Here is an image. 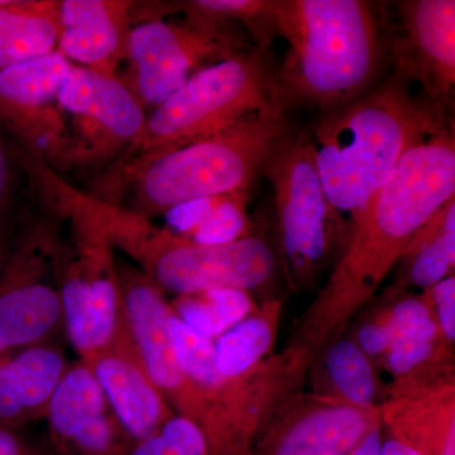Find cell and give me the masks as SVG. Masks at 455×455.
I'll return each mask as SVG.
<instances>
[{"instance_id":"6da1fadb","label":"cell","mask_w":455,"mask_h":455,"mask_svg":"<svg viewBox=\"0 0 455 455\" xmlns=\"http://www.w3.org/2000/svg\"><path fill=\"white\" fill-rule=\"evenodd\" d=\"M454 196L455 136L449 119L416 140L371 197L331 276L300 317L291 343L316 359L343 337L350 320L396 267L410 239Z\"/></svg>"},{"instance_id":"7a4b0ae2","label":"cell","mask_w":455,"mask_h":455,"mask_svg":"<svg viewBox=\"0 0 455 455\" xmlns=\"http://www.w3.org/2000/svg\"><path fill=\"white\" fill-rule=\"evenodd\" d=\"M410 86L395 74L363 97L329 109L307 130L335 239L343 248L407 149L449 121L447 110L415 97Z\"/></svg>"},{"instance_id":"3957f363","label":"cell","mask_w":455,"mask_h":455,"mask_svg":"<svg viewBox=\"0 0 455 455\" xmlns=\"http://www.w3.org/2000/svg\"><path fill=\"white\" fill-rule=\"evenodd\" d=\"M289 134L284 110L259 114L211 139L103 171L88 193L151 220L190 200L248 193L257 170Z\"/></svg>"},{"instance_id":"277c9868","label":"cell","mask_w":455,"mask_h":455,"mask_svg":"<svg viewBox=\"0 0 455 455\" xmlns=\"http://www.w3.org/2000/svg\"><path fill=\"white\" fill-rule=\"evenodd\" d=\"M20 164L33 193L59 217L56 280L64 331L80 359H85L128 328L116 248L94 196L42 161L20 156Z\"/></svg>"},{"instance_id":"5b68a950","label":"cell","mask_w":455,"mask_h":455,"mask_svg":"<svg viewBox=\"0 0 455 455\" xmlns=\"http://www.w3.org/2000/svg\"><path fill=\"white\" fill-rule=\"evenodd\" d=\"M276 35L289 44L276 76L287 104L333 109L357 99L381 57L379 14L363 0H275Z\"/></svg>"},{"instance_id":"8992f818","label":"cell","mask_w":455,"mask_h":455,"mask_svg":"<svg viewBox=\"0 0 455 455\" xmlns=\"http://www.w3.org/2000/svg\"><path fill=\"white\" fill-rule=\"evenodd\" d=\"M180 366L199 392L209 414L208 440L214 455H251L254 442L278 406L301 391L315 358L290 341L256 372L227 379L215 366L214 343L188 328L175 313L169 319Z\"/></svg>"},{"instance_id":"52a82bcc","label":"cell","mask_w":455,"mask_h":455,"mask_svg":"<svg viewBox=\"0 0 455 455\" xmlns=\"http://www.w3.org/2000/svg\"><path fill=\"white\" fill-rule=\"evenodd\" d=\"M284 110L259 50L239 53L191 76L147 116L140 137L103 171H116L211 139L254 116ZM101 171V172H103Z\"/></svg>"},{"instance_id":"ba28073f","label":"cell","mask_w":455,"mask_h":455,"mask_svg":"<svg viewBox=\"0 0 455 455\" xmlns=\"http://www.w3.org/2000/svg\"><path fill=\"white\" fill-rule=\"evenodd\" d=\"M98 202L114 248L133 259L137 268L163 291L176 295L215 289L251 292L267 284L276 271L274 250L259 236L228 244H199L121 205Z\"/></svg>"},{"instance_id":"9c48e42d","label":"cell","mask_w":455,"mask_h":455,"mask_svg":"<svg viewBox=\"0 0 455 455\" xmlns=\"http://www.w3.org/2000/svg\"><path fill=\"white\" fill-rule=\"evenodd\" d=\"M33 194L0 242V359L51 341L64 329L56 280L59 217Z\"/></svg>"},{"instance_id":"30bf717a","label":"cell","mask_w":455,"mask_h":455,"mask_svg":"<svg viewBox=\"0 0 455 455\" xmlns=\"http://www.w3.org/2000/svg\"><path fill=\"white\" fill-rule=\"evenodd\" d=\"M178 7L182 20H166L169 5H157L132 26L128 68L119 80L143 108L155 109L203 68L247 51L232 22L203 16L184 3Z\"/></svg>"},{"instance_id":"8fae6325","label":"cell","mask_w":455,"mask_h":455,"mask_svg":"<svg viewBox=\"0 0 455 455\" xmlns=\"http://www.w3.org/2000/svg\"><path fill=\"white\" fill-rule=\"evenodd\" d=\"M263 167L274 190L287 276L296 287L307 286L337 243L307 130L290 133Z\"/></svg>"},{"instance_id":"7c38bea8","label":"cell","mask_w":455,"mask_h":455,"mask_svg":"<svg viewBox=\"0 0 455 455\" xmlns=\"http://www.w3.org/2000/svg\"><path fill=\"white\" fill-rule=\"evenodd\" d=\"M59 99L68 130L65 172H101L139 140L145 127V108L119 77L73 66Z\"/></svg>"},{"instance_id":"4fadbf2b","label":"cell","mask_w":455,"mask_h":455,"mask_svg":"<svg viewBox=\"0 0 455 455\" xmlns=\"http://www.w3.org/2000/svg\"><path fill=\"white\" fill-rule=\"evenodd\" d=\"M73 64L59 50L0 71V127L18 155L49 164L64 176L68 130L60 89Z\"/></svg>"},{"instance_id":"5bb4252c","label":"cell","mask_w":455,"mask_h":455,"mask_svg":"<svg viewBox=\"0 0 455 455\" xmlns=\"http://www.w3.org/2000/svg\"><path fill=\"white\" fill-rule=\"evenodd\" d=\"M118 276L125 320L143 367L172 411L196 424L205 436L208 410L180 366L170 334V302L140 268L118 263Z\"/></svg>"},{"instance_id":"9a60e30c","label":"cell","mask_w":455,"mask_h":455,"mask_svg":"<svg viewBox=\"0 0 455 455\" xmlns=\"http://www.w3.org/2000/svg\"><path fill=\"white\" fill-rule=\"evenodd\" d=\"M381 423L379 406L367 409L299 391L278 406L251 455H347Z\"/></svg>"},{"instance_id":"2e32d148","label":"cell","mask_w":455,"mask_h":455,"mask_svg":"<svg viewBox=\"0 0 455 455\" xmlns=\"http://www.w3.org/2000/svg\"><path fill=\"white\" fill-rule=\"evenodd\" d=\"M379 414L388 438L420 455H455L454 362L394 379Z\"/></svg>"},{"instance_id":"e0dca14e","label":"cell","mask_w":455,"mask_h":455,"mask_svg":"<svg viewBox=\"0 0 455 455\" xmlns=\"http://www.w3.org/2000/svg\"><path fill=\"white\" fill-rule=\"evenodd\" d=\"M397 16L396 74L419 84L427 100L447 110L455 85L454 0H406L398 3Z\"/></svg>"},{"instance_id":"ac0fdd59","label":"cell","mask_w":455,"mask_h":455,"mask_svg":"<svg viewBox=\"0 0 455 455\" xmlns=\"http://www.w3.org/2000/svg\"><path fill=\"white\" fill-rule=\"evenodd\" d=\"M44 420L57 455H131L137 443L82 361L68 364Z\"/></svg>"},{"instance_id":"d6986e66","label":"cell","mask_w":455,"mask_h":455,"mask_svg":"<svg viewBox=\"0 0 455 455\" xmlns=\"http://www.w3.org/2000/svg\"><path fill=\"white\" fill-rule=\"evenodd\" d=\"M80 361L94 374L114 414L136 442L154 435L176 415L143 367L130 328Z\"/></svg>"},{"instance_id":"ffe728a7","label":"cell","mask_w":455,"mask_h":455,"mask_svg":"<svg viewBox=\"0 0 455 455\" xmlns=\"http://www.w3.org/2000/svg\"><path fill=\"white\" fill-rule=\"evenodd\" d=\"M136 3L60 0L57 50L71 62L109 77L127 57Z\"/></svg>"},{"instance_id":"44dd1931","label":"cell","mask_w":455,"mask_h":455,"mask_svg":"<svg viewBox=\"0 0 455 455\" xmlns=\"http://www.w3.org/2000/svg\"><path fill=\"white\" fill-rule=\"evenodd\" d=\"M68 362L52 341L0 359V425L18 427L46 419Z\"/></svg>"},{"instance_id":"7402d4cb","label":"cell","mask_w":455,"mask_h":455,"mask_svg":"<svg viewBox=\"0 0 455 455\" xmlns=\"http://www.w3.org/2000/svg\"><path fill=\"white\" fill-rule=\"evenodd\" d=\"M59 11V0H0V71L57 49Z\"/></svg>"},{"instance_id":"603a6c76","label":"cell","mask_w":455,"mask_h":455,"mask_svg":"<svg viewBox=\"0 0 455 455\" xmlns=\"http://www.w3.org/2000/svg\"><path fill=\"white\" fill-rule=\"evenodd\" d=\"M394 289L406 287L429 289L454 275L455 266V196L434 212L414 236L397 263Z\"/></svg>"},{"instance_id":"cb8c5ba5","label":"cell","mask_w":455,"mask_h":455,"mask_svg":"<svg viewBox=\"0 0 455 455\" xmlns=\"http://www.w3.org/2000/svg\"><path fill=\"white\" fill-rule=\"evenodd\" d=\"M283 299H267L214 343L215 366L227 379H242L274 355Z\"/></svg>"},{"instance_id":"d4e9b609","label":"cell","mask_w":455,"mask_h":455,"mask_svg":"<svg viewBox=\"0 0 455 455\" xmlns=\"http://www.w3.org/2000/svg\"><path fill=\"white\" fill-rule=\"evenodd\" d=\"M316 361H323L328 386L319 394L367 409L379 407L382 403L377 366L355 339L338 338L320 353Z\"/></svg>"},{"instance_id":"484cf974","label":"cell","mask_w":455,"mask_h":455,"mask_svg":"<svg viewBox=\"0 0 455 455\" xmlns=\"http://www.w3.org/2000/svg\"><path fill=\"white\" fill-rule=\"evenodd\" d=\"M170 304L188 328L212 341L254 313L259 305L251 292L235 289L184 293Z\"/></svg>"},{"instance_id":"4316f807","label":"cell","mask_w":455,"mask_h":455,"mask_svg":"<svg viewBox=\"0 0 455 455\" xmlns=\"http://www.w3.org/2000/svg\"><path fill=\"white\" fill-rule=\"evenodd\" d=\"M448 362H454V344L443 335L433 317L398 334L376 366L397 379Z\"/></svg>"},{"instance_id":"83f0119b","label":"cell","mask_w":455,"mask_h":455,"mask_svg":"<svg viewBox=\"0 0 455 455\" xmlns=\"http://www.w3.org/2000/svg\"><path fill=\"white\" fill-rule=\"evenodd\" d=\"M248 193L227 194L188 239L199 244L233 243L252 235V224L247 214Z\"/></svg>"},{"instance_id":"f1b7e54d","label":"cell","mask_w":455,"mask_h":455,"mask_svg":"<svg viewBox=\"0 0 455 455\" xmlns=\"http://www.w3.org/2000/svg\"><path fill=\"white\" fill-rule=\"evenodd\" d=\"M185 7L215 20L243 23L260 46L267 47L276 35L274 26L275 0H193Z\"/></svg>"},{"instance_id":"f546056e","label":"cell","mask_w":455,"mask_h":455,"mask_svg":"<svg viewBox=\"0 0 455 455\" xmlns=\"http://www.w3.org/2000/svg\"><path fill=\"white\" fill-rule=\"evenodd\" d=\"M131 455H214L196 424L175 415L154 435L140 440Z\"/></svg>"},{"instance_id":"4dcf8cb0","label":"cell","mask_w":455,"mask_h":455,"mask_svg":"<svg viewBox=\"0 0 455 455\" xmlns=\"http://www.w3.org/2000/svg\"><path fill=\"white\" fill-rule=\"evenodd\" d=\"M355 340L374 364L385 355L394 341L386 302L358 326Z\"/></svg>"},{"instance_id":"1f68e13d","label":"cell","mask_w":455,"mask_h":455,"mask_svg":"<svg viewBox=\"0 0 455 455\" xmlns=\"http://www.w3.org/2000/svg\"><path fill=\"white\" fill-rule=\"evenodd\" d=\"M224 196H226L203 197L173 206L169 212H164L167 229L188 238Z\"/></svg>"},{"instance_id":"d6a6232c","label":"cell","mask_w":455,"mask_h":455,"mask_svg":"<svg viewBox=\"0 0 455 455\" xmlns=\"http://www.w3.org/2000/svg\"><path fill=\"white\" fill-rule=\"evenodd\" d=\"M434 316L448 341H455V277L454 275L429 287Z\"/></svg>"},{"instance_id":"836d02e7","label":"cell","mask_w":455,"mask_h":455,"mask_svg":"<svg viewBox=\"0 0 455 455\" xmlns=\"http://www.w3.org/2000/svg\"><path fill=\"white\" fill-rule=\"evenodd\" d=\"M0 127V242L3 241L12 224L8 217L11 214L12 197H13L14 176L11 156L2 136Z\"/></svg>"},{"instance_id":"e575fe53","label":"cell","mask_w":455,"mask_h":455,"mask_svg":"<svg viewBox=\"0 0 455 455\" xmlns=\"http://www.w3.org/2000/svg\"><path fill=\"white\" fill-rule=\"evenodd\" d=\"M0 455H50L17 433L16 427L0 425Z\"/></svg>"},{"instance_id":"d590c367","label":"cell","mask_w":455,"mask_h":455,"mask_svg":"<svg viewBox=\"0 0 455 455\" xmlns=\"http://www.w3.org/2000/svg\"><path fill=\"white\" fill-rule=\"evenodd\" d=\"M385 430L382 423L373 427L347 455H381Z\"/></svg>"},{"instance_id":"8d00e7d4","label":"cell","mask_w":455,"mask_h":455,"mask_svg":"<svg viewBox=\"0 0 455 455\" xmlns=\"http://www.w3.org/2000/svg\"><path fill=\"white\" fill-rule=\"evenodd\" d=\"M381 455H420L414 449L407 447L403 443L392 438H386L383 442Z\"/></svg>"}]
</instances>
